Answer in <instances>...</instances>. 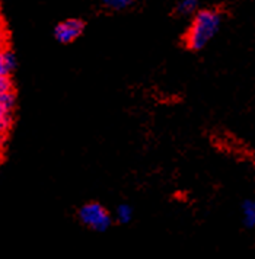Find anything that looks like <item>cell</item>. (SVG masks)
<instances>
[{
  "label": "cell",
  "mask_w": 255,
  "mask_h": 259,
  "mask_svg": "<svg viewBox=\"0 0 255 259\" xmlns=\"http://www.w3.org/2000/svg\"><path fill=\"white\" fill-rule=\"evenodd\" d=\"M82 31H83V22L79 19H67L64 22L57 25L56 28V38H57L60 42L63 44H67L75 41L78 36L81 35Z\"/></svg>",
  "instance_id": "3"
},
{
  "label": "cell",
  "mask_w": 255,
  "mask_h": 259,
  "mask_svg": "<svg viewBox=\"0 0 255 259\" xmlns=\"http://www.w3.org/2000/svg\"><path fill=\"white\" fill-rule=\"evenodd\" d=\"M223 15L219 9H201L194 13L191 25L186 32L184 41L187 48L198 51L204 48L219 32Z\"/></svg>",
  "instance_id": "1"
},
{
  "label": "cell",
  "mask_w": 255,
  "mask_h": 259,
  "mask_svg": "<svg viewBox=\"0 0 255 259\" xmlns=\"http://www.w3.org/2000/svg\"><path fill=\"white\" fill-rule=\"evenodd\" d=\"M0 51H3V44H0Z\"/></svg>",
  "instance_id": "13"
},
{
  "label": "cell",
  "mask_w": 255,
  "mask_h": 259,
  "mask_svg": "<svg viewBox=\"0 0 255 259\" xmlns=\"http://www.w3.org/2000/svg\"><path fill=\"white\" fill-rule=\"evenodd\" d=\"M8 124H9V119L6 118H0V134H3L6 128H8Z\"/></svg>",
  "instance_id": "11"
},
{
  "label": "cell",
  "mask_w": 255,
  "mask_h": 259,
  "mask_svg": "<svg viewBox=\"0 0 255 259\" xmlns=\"http://www.w3.org/2000/svg\"><path fill=\"white\" fill-rule=\"evenodd\" d=\"M3 39H5V34H3V31L0 28V44H3Z\"/></svg>",
  "instance_id": "12"
},
{
  "label": "cell",
  "mask_w": 255,
  "mask_h": 259,
  "mask_svg": "<svg viewBox=\"0 0 255 259\" xmlns=\"http://www.w3.org/2000/svg\"><path fill=\"white\" fill-rule=\"evenodd\" d=\"M198 9V0H179L176 5V13L181 16H187L196 13Z\"/></svg>",
  "instance_id": "7"
},
{
  "label": "cell",
  "mask_w": 255,
  "mask_h": 259,
  "mask_svg": "<svg viewBox=\"0 0 255 259\" xmlns=\"http://www.w3.org/2000/svg\"><path fill=\"white\" fill-rule=\"evenodd\" d=\"M13 104H15V98L12 95V91L0 92V118L9 119V114L13 108Z\"/></svg>",
  "instance_id": "4"
},
{
  "label": "cell",
  "mask_w": 255,
  "mask_h": 259,
  "mask_svg": "<svg viewBox=\"0 0 255 259\" xmlns=\"http://www.w3.org/2000/svg\"><path fill=\"white\" fill-rule=\"evenodd\" d=\"M15 66V60L9 51H0V76L8 77L9 71H12Z\"/></svg>",
  "instance_id": "6"
},
{
  "label": "cell",
  "mask_w": 255,
  "mask_h": 259,
  "mask_svg": "<svg viewBox=\"0 0 255 259\" xmlns=\"http://www.w3.org/2000/svg\"><path fill=\"white\" fill-rule=\"evenodd\" d=\"M136 0H102L106 8L110 9H114V11H123V9H127L130 8Z\"/></svg>",
  "instance_id": "8"
},
{
  "label": "cell",
  "mask_w": 255,
  "mask_h": 259,
  "mask_svg": "<svg viewBox=\"0 0 255 259\" xmlns=\"http://www.w3.org/2000/svg\"><path fill=\"white\" fill-rule=\"evenodd\" d=\"M131 215H133V210L127 204H123L117 208V217L121 223H128L131 220Z\"/></svg>",
  "instance_id": "9"
},
{
  "label": "cell",
  "mask_w": 255,
  "mask_h": 259,
  "mask_svg": "<svg viewBox=\"0 0 255 259\" xmlns=\"http://www.w3.org/2000/svg\"><path fill=\"white\" fill-rule=\"evenodd\" d=\"M8 91H11V82H9V79L0 76V92H8Z\"/></svg>",
  "instance_id": "10"
},
{
  "label": "cell",
  "mask_w": 255,
  "mask_h": 259,
  "mask_svg": "<svg viewBox=\"0 0 255 259\" xmlns=\"http://www.w3.org/2000/svg\"><path fill=\"white\" fill-rule=\"evenodd\" d=\"M79 217L85 226L91 227L93 230H98V232L108 229L111 224L110 212L98 202H89V204L83 205L79 211Z\"/></svg>",
  "instance_id": "2"
},
{
  "label": "cell",
  "mask_w": 255,
  "mask_h": 259,
  "mask_svg": "<svg viewBox=\"0 0 255 259\" xmlns=\"http://www.w3.org/2000/svg\"><path fill=\"white\" fill-rule=\"evenodd\" d=\"M0 28H2V21H0Z\"/></svg>",
  "instance_id": "14"
},
{
  "label": "cell",
  "mask_w": 255,
  "mask_h": 259,
  "mask_svg": "<svg viewBox=\"0 0 255 259\" xmlns=\"http://www.w3.org/2000/svg\"><path fill=\"white\" fill-rule=\"evenodd\" d=\"M242 219L246 227L255 226V201L246 200L242 204Z\"/></svg>",
  "instance_id": "5"
}]
</instances>
